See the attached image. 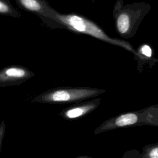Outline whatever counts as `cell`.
Listing matches in <instances>:
<instances>
[{
  "instance_id": "9c48e42d",
  "label": "cell",
  "mask_w": 158,
  "mask_h": 158,
  "mask_svg": "<svg viewBox=\"0 0 158 158\" xmlns=\"http://www.w3.org/2000/svg\"><path fill=\"white\" fill-rule=\"evenodd\" d=\"M150 158H158V148L153 149L149 153Z\"/></svg>"
},
{
  "instance_id": "6da1fadb",
  "label": "cell",
  "mask_w": 158,
  "mask_h": 158,
  "mask_svg": "<svg viewBox=\"0 0 158 158\" xmlns=\"http://www.w3.org/2000/svg\"><path fill=\"white\" fill-rule=\"evenodd\" d=\"M51 20L59 22V24L64 25L69 30L90 35L114 44L126 46L124 41L109 37L98 25L82 16L75 14H59L55 10Z\"/></svg>"
},
{
  "instance_id": "52a82bcc",
  "label": "cell",
  "mask_w": 158,
  "mask_h": 158,
  "mask_svg": "<svg viewBox=\"0 0 158 158\" xmlns=\"http://www.w3.org/2000/svg\"><path fill=\"white\" fill-rule=\"evenodd\" d=\"M83 113V110L81 108H75L71 109L67 112V115L69 118H75L80 116Z\"/></svg>"
},
{
  "instance_id": "5b68a950",
  "label": "cell",
  "mask_w": 158,
  "mask_h": 158,
  "mask_svg": "<svg viewBox=\"0 0 158 158\" xmlns=\"http://www.w3.org/2000/svg\"><path fill=\"white\" fill-rule=\"evenodd\" d=\"M70 98V96L69 93L65 91H56L52 96V99L55 101H68Z\"/></svg>"
},
{
  "instance_id": "277c9868",
  "label": "cell",
  "mask_w": 158,
  "mask_h": 158,
  "mask_svg": "<svg viewBox=\"0 0 158 158\" xmlns=\"http://www.w3.org/2000/svg\"><path fill=\"white\" fill-rule=\"evenodd\" d=\"M0 13L2 15H12L17 17L19 13L14 9L7 0H0Z\"/></svg>"
},
{
  "instance_id": "ba28073f",
  "label": "cell",
  "mask_w": 158,
  "mask_h": 158,
  "mask_svg": "<svg viewBox=\"0 0 158 158\" xmlns=\"http://www.w3.org/2000/svg\"><path fill=\"white\" fill-rule=\"evenodd\" d=\"M141 51L143 54L148 57H151L152 54V51L149 46L148 45H144L141 48Z\"/></svg>"
},
{
  "instance_id": "7a4b0ae2",
  "label": "cell",
  "mask_w": 158,
  "mask_h": 158,
  "mask_svg": "<svg viewBox=\"0 0 158 158\" xmlns=\"http://www.w3.org/2000/svg\"><path fill=\"white\" fill-rule=\"evenodd\" d=\"M17 2L23 9L48 19H51L55 12L43 0H17Z\"/></svg>"
},
{
  "instance_id": "8992f818",
  "label": "cell",
  "mask_w": 158,
  "mask_h": 158,
  "mask_svg": "<svg viewBox=\"0 0 158 158\" xmlns=\"http://www.w3.org/2000/svg\"><path fill=\"white\" fill-rule=\"evenodd\" d=\"M6 73L10 77H23L25 74V72L21 69L17 68H10L6 71Z\"/></svg>"
},
{
  "instance_id": "3957f363",
  "label": "cell",
  "mask_w": 158,
  "mask_h": 158,
  "mask_svg": "<svg viewBox=\"0 0 158 158\" xmlns=\"http://www.w3.org/2000/svg\"><path fill=\"white\" fill-rule=\"evenodd\" d=\"M137 116L134 114H127L119 117L115 121L117 126L123 127L125 125H131L136 122Z\"/></svg>"
}]
</instances>
